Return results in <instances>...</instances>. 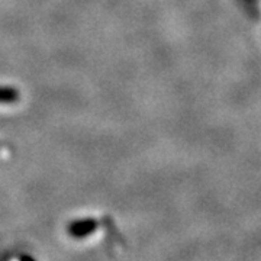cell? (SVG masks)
Returning a JSON list of instances; mask_svg holds the SVG:
<instances>
[{"mask_svg": "<svg viewBox=\"0 0 261 261\" xmlns=\"http://www.w3.org/2000/svg\"><path fill=\"white\" fill-rule=\"evenodd\" d=\"M94 228H96V224H94V222H92V221H86V222H77V224H73L68 228V231H70L71 235H74V237H84V235L92 232Z\"/></svg>", "mask_w": 261, "mask_h": 261, "instance_id": "cell-1", "label": "cell"}]
</instances>
